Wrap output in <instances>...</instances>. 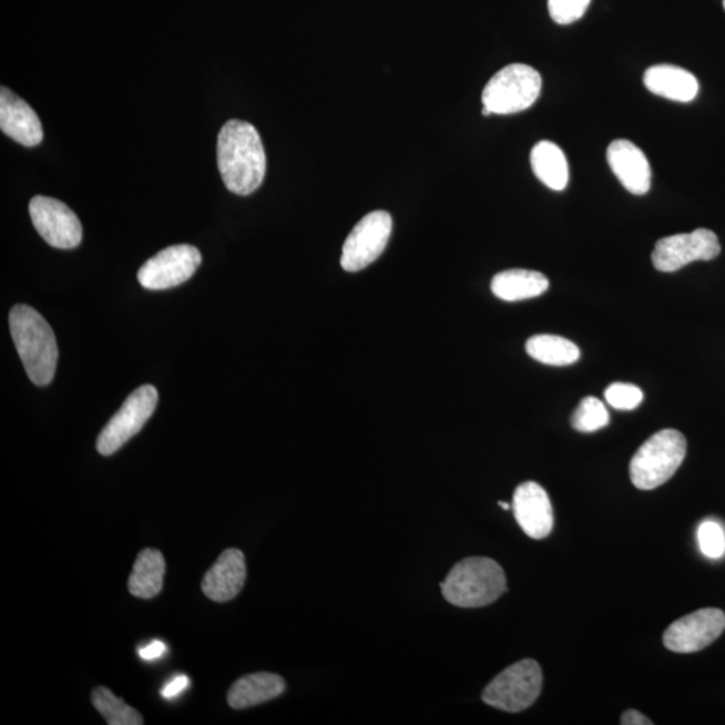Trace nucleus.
Wrapping results in <instances>:
<instances>
[{
    "label": "nucleus",
    "mask_w": 725,
    "mask_h": 725,
    "mask_svg": "<svg viewBox=\"0 0 725 725\" xmlns=\"http://www.w3.org/2000/svg\"><path fill=\"white\" fill-rule=\"evenodd\" d=\"M216 157L222 181L233 194L251 195L263 184L266 155L256 126L241 120L227 121L219 131Z\"/></svg>",
    "instance_id": "1"
},
{
    "label": "nucleus",
    "mask_w": 725,
    "mask_h": 725,
    "mask_svg": "<svg viewBox=\"0 0 725 725\" xmlns=\"http://www.w3.org/2000/svg\"><path fill=\"white\" fill-rule=\"evenodd\" d=\"M10 333L28 377L37 386H48L54 378L59 347L52 327L41 314L19 304L9 316Z\"/></svg>",
    "instance_id": "2"
},
{
    "label": "nucleus",
    "mask_w": 725,
    "mask_h": 725,
    "mask_svg": "<svg viewBox=\"0 0 725 725\" xmlns=\"http://www.w3.org/2000/svg\"><path fill=\"white\" fill-rule=\"evenodd\" d=\"M445 600L458 607L488 606L507 591L504 570L491 558H467L440 584Z\"/></svg>",
    "instance_id": "3"
},
{
    "label": "nucleus",
    "mask_w": 725,
    "mask_h": 725,
    "mask_svg": "<svg viewBox=\"0 0 725 725\" xmlns=\"http://www.w3.org/2000/svg\"><path fill=\"white\" fill-rule=\"evenodd\" d=\"M686 440L682 432L664 429L649 438L631 461V480L641 491H652L670 481L682 467Z\"/></svg>",
    "instance_id": "4"
},
{
    "label": "nucleus",
    "mask_w": 725,
    "mask_h": 725,
    "mask_svg": "<svg viewBox=\"0 0 725 725\" xmlns=\"http://www.w3.org/2000/svg\"><path fill=\"white\" fill-rule=\"evenodd\" d=\"M542 92V75L538 70L512 63L499 70L482 92V114H512L528 110Z\"/></svg>",
    "instance_id": "5"
},
{
    "label": "nucleus",
    "mask_w": 725,
    "mask_h": 725,
    "mask_svg": "<svg viewBox=\"0 0 725 725\" xmlns=\"http://www.w3.org/2000/svg\"><path fill=\"white\" fill-rule=\"evenodd\" d=\"M543 673L535 660H521L496 676L482 692L483 703L511 714L523 712L537 702Z\"/></svg>",
    "instance_id": "6"
},
{
    "label": "nucleus",
    "mask_w": 725,
    "mask_h": 725,
    "mask_svg": "<svg viewBox=\"0 0 725 725\" xmlns=\"http://www.w3.org/2000/svg\"><path fill=\"white\" fill-rule=\"evenodd\" d=\"M157 400L159 394L154 386L144 385L133 391L100 432L98 443H95L99 453L112 456L132 437H135L154 415Z\"/></svg>",
    "instance_id": "7"
},
{
    "label": "nucleus",
    "mask_w": 725,
    "mask_h": 725,
    "mask_svg": "<svg viewBox=\"0 0 725 725\" xmlns=\"http://www.w3.org/2000/svg\"><path fill=\"white\" fill-rule=\"evenodd\" d=\"M392 233L390 213L378 210L367 214L349 233L341 252L343 269L349 273L366 269L377 261L389 244Z\"/></svg>",
    "instance_id": "8"
},
{
    "label": "nucleus",
    "mask_w": 725,
    "mask_h": 725,
    "mask_svg": "<svg viewBox=\"0 0 725 725\" xmlns=\"http://www.w3.org/2000/svg\"><path fill=\"white\" fill-rule=\"evenodd\" d=\"M717 235L708 228L671 235L657 242L652 254L654 268L664 273L677 272L695 261H711L721 254Z\"/></svg>",
    "instance_id": "9"
},
{
    "label": "nucleus",
    "mask_w": 725,
    "mask_h": 725,
    "mask_svg": "<svg viewBox=\"0 0 725 725\" xmlns=\"http://www.w3.org/2000/svg\"><path fill=\"white\" fill-rule=\"evenodd\" d=\"M202 254L195 246L174 245L150 258L137 273L139 283L150 290L182 285L198 270Z\"/></svg>",
    "instance_id": "10"
},
{
    "label": "nucleus",
    "mask_w": 725,
    "mask_h": 725,
    "mask_svg": "<svg viewBox=\"0 0 725 725\" xmlns=\"http://www.w3.org/2000/svg\"><path fill=\"white\" fill-rule=\"evenodd\" d=\"M29 213L35 231L50 246L68 251L81 244V222L65 203L38 195L31 200Z\"/></svg>",
    "instance_id": "11"
},
{
    "label": "nucleus",
    "mask_w": 725,
    "mask_h": 725,
    "mask_svg": "<svg viewBox=\"0 0 725 725\" xmlns=\"http://www.w3.org/2000/svg\"><path fill=\"white\" fill-rule=\"evenodd\" d=\"M725 631L721 609H702L673 622L664 633V645L674 653H696L714 644Z\"/></svg>",
    "instance_id": "12"
},
{
    "label": "nucleus",
    "mask_w": 725,
    "mask_h": 725,
    "mask_svg": "<svg viewBox=\"0 0 725 725\" xmlns=\"http://www.w3.org/2000/svg\"><path fill=\"white\" fill-rule=\"evenodd\" d=\"M512 511L527 537L544 539L553 528V511L549 494L538 482L520 483L514 491Z\"/></svg>",
    "instance_id": "13"
},
{
    "label": "nucleus",
    "mask_w": 725,
    "mask_h": 725,
    "mask_svg": "<svg viewBox=\"0 0 725 725\" xmlns=\"http://www.w3.org/2000/svg\"><path fill=\"white\" fill-rule=\"evenodd\" d=\"M606 156L610 169L629 193L645 195L651 190V164L637 145L625 139L614 140Z\"/></svg>",
    "instance_id": "14"
},
{
    "label": "nucleus",
    "mask_w": 725,
    "mask_h": 725,
    "mask_svg": "<svg viewBox=\"0 0 725 725\" xmlns=\"http://www.w3.org/2000/svg\"><path fill=\"white\" fill-rule=\"evenodd\" d=\"M0 129L24 147H35L43 140L41 120L33 108L6 86L0 92Z\"/></svg>",
    "instance_id": "15"
},
{
    "label": "nucleus",
    "mask_w": 725,
    "mask_h": 725,
    "mask_svg": "<svg viewBox=\"0 0 725 725\" xmlns=\"http://www.w3.org/2000/svg\"><path fill=\"white\" fill-rule=\"evenodd\" d=\"M246 579L244 552L228 549L221 553L202 581V591L214 602H227L239 594Z\"/></svg>",
    "instance_id": "16"
},
{
    "label": "nucleus",
    "mask_w": 725,
    "mask_h": 725,
    "mask_svg": "<svg viewBox=\"0 0 725 725\" xmlns=\"http://www.w3.org/2000/svg\"><path fill=\"white\" fill-rule=\"evenodd\" d=\"M649 92L678 103H691L698 94V81L688 70L674 65L649 68L644 75Z\"/></svg>",
    "instance_id": "17"
},
{
    "label": "nucleus",
    "mask_w": 725,
    "mask_h": 725,
    "mask_svg": "<svg viewBox=\"0 0 725 725\" xmlns=\"http://www.w3.org/2000/svg\"><path fill=\"white\" fill-rule=\"evenodd\" d=\"M285 688L284 678L278 674H247L232 685L227 693V703L233 709H245L282 696Z\"/></svg>",
    "instance_id": "18"
},
{
    "label": "nucleus",
    "mask_w": 725,
    "mask_h": 725,
    "mask_svg": "<svg viewBox=\"0 0 725 725\" xmlns=\"http://www.w3.org/2000/svg\"><path fill=\"white\" fill-rule=\"evenodd\" d=\"M493 295L504 302L530 300L545 294L550 288L549 278L543 273L512 269L499 273L492 279Z\"/></svg>",
    "instance_id": "19"
},
{
    "label": "nucleus",
    "mask_w": 725,
    "mask_h": 725,
    "mask_svg": "<svg viewBox=\"0 0 725 725\" xmlns=\"http://www.w3.org/2000/svg\"><path fill=\"white\" fill-rule=\"evenodd\" d=\"M533 174L544 186L553 191L568 187L570 170L568 159L559 145L552 142H540L531 151Z\"/></svg>",
    "instance_id": "20"
},
{
    "label": "nucleus",
    "mask_w": 725,
    "mask_h": 725,
    "mask_svg": "<svg viewBox=\"0 0 725 725\" xmlns=\"http://www.w3.org/2000/svg\"><path fill=\"white\" fill-rule=\"evenodd\" d=\"M165 574L163 553L145 549L139 553L129 581L130 593L142 600H152L161 593Z\"/></svg>",
    "instance_id": "21"
},
{
    "label": "nucleus",
    "mask_w": 725,
    "mask_h": 725,
    "mask_svg": "<svg viewBox=\"0 0 725 725\" xmlns=\"http://www.w3.org/2000/svg\"><path fill=\"white\" fill-rule=\"evenodd\" d=\"M527 354L543 365L570 366L581 359V349L556 335H537L528 339Z\"/></svg>",
    "instance_id": "22"
},
{
    "label": "nucleus",
    "mask_w": 725,
    "mask_h": 725,
    "mask_svg": "<svg viewBox=\"0 0 725 725\" xmlns=\"http://www.w3.org/2000/svg\"><path fill=\"white\" fill-rule=\"evenodd\" d=\"M92 703L110 725L144 724L143 716L135 708L130 707L123 700L114 696L105 686H99L93 691Z\"/></svg>",
    "instance_id": "23"
},
{
    "label": "nucleus",
    "mask_w": 725,
    "mask_h": 725,
    "mask_svg": "<svg viewBox=\"0 0 725 725\" xmlns=\"http://www.w3.org/2000/svg\"><path fill=\"white\" fill-rule=\"evenodd\" d=\"M610 422L609 411L600 399L588 397L579 404L571 418L572 428L581 432H594L606 428Z\"/></svg>",
    "instance_id": "24"
},
{
    "label": "nucleus",
    "mask_w": 725,
    "mask_h": 725,
    "mask_svg": "<svg viewBox=\"0 0 725 725\" xmlns=\"http://www.w3.org/2000/svg\"><path fill=\"white\" fill-rule=\"evenodd\" d=\"M606 402L615 410L631 411L644 400V392L640 387L629 384H613L604 391Z\"/></svg>",
    "instance_id": "25"
},
{
    "label": "nucleus",
    "mask_w": 725,
    "mask_h": 725,
    "mask_svg": "<svg viewBox=\"0 0 725 725\" xmlns=\"http://www.w3.org/2000/svg\"><path fill=\"white\" fill-rule=\"evenodd\" d=\"M697 540L700 550L705 556L711 559H718L725 552V533L723 528L715 523V521H704L698 527Z\"/></svg>",
    "instance_id": "26"
},
{
    "label": "nucleus",
    "mask_w": 725,
    "mask_h": 725,
    "mask_svg": "<svg viewBox=\"0 0 725 725\" xmlns=\"http://www.w3.org/2000/svg\"><path fill=\"white\" fill-rule=\"evenodd\" d=\"M591 0H549V11L553 22L571 24L584 16Z\"/></svg>",
    "instance_id": "27"
},
{
    "label": "nucleus",
    "mask_w": 725,
    "mask_h": 725,
    "mask_svg": "<svg viewBox=\"0 0 725 725\" xmlns=\"http://www.w3.org/2000/svg\"><path fill=\"white\" fill-rule=\"evenodd\" d=\"M190 685V678L187 676H176L173 682H170L162 690V696L165 698H174L180 696L184 690H187Z\"/></svg>",
    "instance_id": "28"
},
{
    "label": "nucleus",
    "mask_w": 725,
    "mask_h": 725,
    "mask_svg": "<svg viewBox=\"0 0 725 725\" xmlns=\"http://www.w3.org/2000/svg\"><path fill=\"white\" fill-rule=\"evenodd\" d=\"M165 652H167V646H165L164 642L154 641L149 646L139 649V656L145 661H152L161 658Z\"/></svg>",
    "instance_id": "29"
},
{
    "label": "nucleus",
    "mask_w": 725,
    "mask_h": 725,
    "mask_svg": "<svg viewBox=\"0 0 725 725\" xmlns=\"http://www.w3.org/2000/svg\"><path fill=\"white\" fill-rule=\"evenodd\" d=\"M622 725H652L651 718L635 709H629L621 716Z\"/></svg>",
    "instance_id": "30"
},
{
    "label": "nucleus",
    "mask_w": 725,
    "mask_h": 725,
    "mask_svg": "<svg viewBox=\"0 0 725 725\" xmlns=\"http://www.w3.org/2000/svg\"><path fill=\"white\" fill-rule=\"evenodd\" d=\"M499 506L502 508V510H506V511L512 510V507L510 504H508V502L499 501Z\"/></svg>",
    "instance_id": "31"
},
{
    "label": "nucleus",
    "mask_w": 725,
    "mask_h": 725,
    "mask_svg": "<svg viewBox=\"0 0 725 725\" xmlns=\"http://www.w3.org/2000/svg\"><path fill=\"white\" fill-rule=\"evenodd\" d=\"M724 9H725V0H724Z\"/></svg>",
    "instance_id": "32"
}]
</instances>
